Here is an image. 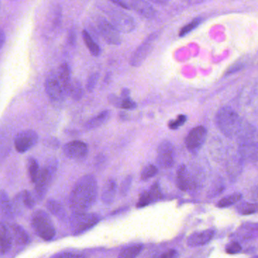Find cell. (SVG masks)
I'll return each instance as SVG.
<instances>
[{"instance_id": "cell-1", "label": "cell", "mask_w": 258, "mask_h": 258, "mask_svg": "<svg viewBox=\"0 0 258 258\" xmlns=\"http://www.w3.org/2000/svg\"><path fill=\"white\" fill-rule=\"evenodd\" d=\"M98 197V183L92 174L80 177L73 187L68 205L73 213L86 212L95 204Z\"/></svg>"}, {"instance_id": "cell-2", "label": "cell", "mask_w": 258, "mask_h": 258, "mask_svg": "<svg viewBox=\"0 0 258 258\" xmlns=\"http://www.w3.org/2000/svg\"><path fill=\"white\" fill-rule=\"evenodd\" d=\"M217 126L228 138H233L240 133L242 120L237 113L230 107H223L216 115Z\"/></svg>"}, {"instance_id": "cell-3", "label": "cell", "mask_w": 258, "mask_h": 258, "mask_svg": "<svg viewBox=\"0 0 258 258\" xmlns=\"http://www.w3.org/2000/svg\"><path fill=\"white\" fill-rule=\"evenodd\" d=\"M31 225L36 234L45 241H51L56 234V227L48 214L43 210H36L31 217Z\"/></svg>"}, {"instance_id": "cell-4", "label": "cell", "mask_w": 258, "mask_h": 258, "mask_svg": "<svg viewBox=\"0 0 258 258\" xmlns=\"http://www.w3.org/2000/svg\"><path fill=\"white\" fill-rule=\"evenodd\" d=\"M100 221L96 214L79 212L73 213L68 218V227L74 236L83 234L95 227Z\"/></svg>"}, {"instance_id": "cell-5", "label": "cell", "mask_w": 258, "mask_h": 258, "mask_svg": "<svg viewBox=\"0 0 258 258\" xmlns=\"http://www.w3.org/2000/svg\"><path fill=\"white\" fill-rule=\"evenodd\" d=\"M253 130L244 132L241 138H239V156L242 159L253 162L257 160V143L254 141Z\"/></svg>"}, {"instance_id": "cell-6", "label": "cell", "mask_w": 258, "mask_h": 258, "mask_svg": "<svg viewBox=\"0 0 258 258\" xmlns=\"http://www.w3.org/2000/svg\"><path fill=\"white\" fill-rule=\"evenodd\" d=\"M110 22L119 33H129L136 28L134 19L121 10H113L109 15Z\"/></svg>"}, {"instance_id": "cell-7", "label": "cell", "mask_w": 258, "mask_h": 258, "mask_svg": "<svg viewBox=\"0 0 258 258\" xmlns=\"http://www.w3.org/2000/svg\"><path fill=\"white\" fill-rule=\"evenodd\" d=\"M157 162L162 168H172L175 164V148L169 141L160 143L157 150Z\"/></svg>"}, {"instance_id": "cell-8", "label": "cell", "mask_w": 258, "mask_h": 258, "mask_svg": "<svg viewBox=\"0 0 258 258\" xmlns=\"http://www.w3.org/2000/svg\"><path fill=\"white\" fill-rule=\"evenodd\" d=\"M45 91L48 99L53 104H61L67 97L58 80L56 73L50 74L45 80Z\"/></svg>"}, {"instance_id": "cell-9", "label": "cell", "mask_w": 258, "mask_h": 258, "mask_svg": "<svg viewBox=\"0 0 258 258\" xmlns=\"http://www.w3.org/2000/svg\"><path fill=\"white\" fill-rule=\"evenodd\" d=\"M158 35L152 33L149 35L142 43L136 48L135 52L130 58V64L135 68L140 66L152 50L154 42L157 39Z\"/></svg>"}, {"instance_id": "cell-10", "label": "cell", "mask_w": 258, "mask_h": 258, "mask_svg": "<svg viewBox=\"0 0 258 258\" xmlns=\"http://www.w3.org/2000/svg\"><path fill=\"white\" fill-rule=\"evenodd\" d=\"M39 141V135L35 131L25 130L20 132L15 138V147L20 153H24L33 148Z\"/></svg>"}, {"instance_id": "cell-11", "label": "cell", "mask_w": 258, "mask_h": 258, "mask_svg": "<svg viewBox=\"0 0 258 258\" xmlns=\"http://www.w3.org/2000/svg\"><path fill=\"white\" fill-rule=\"evenodd\" d=\"M208 132L204 126H197L192 129L186 138V145L190 153L199 151L207 139Z\"/></svg>"}, {"instance_id": "cell-12", "label": "cell", "mask_w": 258, "mask_h": 258, "mask_svg": "<svg viewBox=\"0 0 258 258\" xmlns=\"http://www.w3.org/2000/svg\"><path fill=\"white\" fill-rule=\"evenodd\" d=\"M53 179V176L50 174L45 167L40 168L37 178L34 183L35 199H36L38 201H42L45 198Z\"/></svg>"}, {"instance_id": "cell-13", "label": "cell", "mask_w": 258, "mask_h": 258, "mask_svg": "<svg viewBox=\"0 0 258 258\" xmlns=\"http://www.w3.org/2000/svg\"><path fill=\"white\" fill-rule=\"evenodd\" d=\"M98 28L106 42L110 45H118L121 44V38L120 33L111 24L110 21L105 18H100L98 21Z\"/></svg>"}, {"instance_id": "cell-14", "label": "cell", "mask_w": 258, "mask_h": 258, "mask_svg": "<svg viewBox=\"0 0 258 258\" xmlns=\"http://www.w3.org/2000/svg\"><path fill=\"white\" fill-rule=\"evenodd\" d=\"M88 147L86 143L80 141H74L68 143L63 147V153L69 159L81 160L88 155Z\"/></svg>"}, {"instance_id": "cell-15", "label": "cell", "mask_w": 258, "mask_h": 258, "mask_svg": "<svg viewBox=\"0 0 258 258\" xmlns=\"http://www.w3.org/2000/svg\"><path fill=\"white\" fill-rule=\"evenodd\" d=\"M14 243L9 224L0 221V257L7 255L13 248Z\"/></svg>"}, {"instance_id": "cell-16", "label": "cell", "mask_w": 258, "mask_h": 258, "mask_svg": "<svg viewBox=\"0 0 258 258\" xmlns=\"http://www.w3.org/2000/svg\"><path fill=\"white\" fill-rule=\"evenodd\" d=\"M15 213L12 209V201L9 200L7 192L0 190V218L6 224H12L15 219Z\"/></svg>"}, {"instance_id": "cell-17", "label": "cell", "mask_w": 258, "mask_h": 258, "mask_svg": "<svg viewBox=\"0 0 258 258\" xmlns=\"http://www.w3.org/2000/svg\"><path fill=\"white\" fill-rule=\"evenodd\" d=\"M195 182L192 179V174L185 165H181L177 169V185L180 190H190L195 186Z\"/></svg>"}, {"instance_id": "cell-18", "label": "cell", "mask_w": 258, "mask_h": 258, "mask_svg": "<svg viewBox=\"0 0 258 258\" xmlns=\"http://www.w3.org/2000/svg\"><path fill=\"white\" fill-rule=\"evenodd\" d=\"M9 228H10L14 245H16L19 248H23V247H26L30 244V236L21 226L18 225L15 223L9 224Z\"/></svg>"}, {"instance_id": "cell-19", "label": "cell", "mask_w": 258, "mask_h": 258, "mask_svg": "<svg viewBox=\"0 0 258 258\" xmlns=\"http://www.w3.org/2000/svg\"><path fill=\"white\" fill-rule=\"evenodd\" d=\"M215 236V231L212 230H204L193 233L189 236L187 244L190 247L202 246L207 245Z\"/></svg>"}, {"instance_id": "cell-20", "label": "cell", "mask_w": 258, "mask_h": 258, "mask_svg": "<svg viewBox=\"0 0 258 258\" xmlns=\"http://www.w3.org/2000/svg\"><path fill=\"white\" fill-rule=\"evenodd\" d=\"M131 7L144 18L151 19L156 16V10L146 0H131Z\"/></svg>"}, {"instance_id": "cell-21", "label": "cell", "mask_w": 258, "mask_h": 258, "mask_svg": "<svg viewBox=\"0 0 258 258\" xmlns=\"http://www.w3.org/2000/svg\"><path fill=\"white\" fill-rule=\"evenodd\" d=\"M56 74L62 89L65 92L66 96H68V88H69L71 81V69H70L69 65L67 63H62L58 68Z\"/></svg>"}, {"instance_id": "cell-22", "label": "cell", "mask_w": 258, "mask_h": 258, "mask_svg": "<svg viewBox=\"0 0 258 258\" xmlns=\"http://www.w3.org/2000/svg\"><path fill=\"white\" fill-rule=\"evenodd\" d=\"M117 192V183L110 178L105 183L101 190V201L104 204L111 205L115 201Z\"/></svg>"}, {"instance_id": "cell-23", "label": "cell", "mask_w": 258, "mask_h": 258, "mask_svg": "<svg viewBox=\"0 0 258 258\" xmlns=\"http://www.w3.org/2000/svg\"><path fill=\"white\" fill-rule=\"evenodd\" d=\"M242 168H243V159L240 156H233L227 164V173L230 178L233 180L240 175Z\"/></svg>"}, {"instance_id": "cell-24", "label": "cell", "mask_w": 258, "mask_h": 258, "mask_svg": "<svg viewBox=\"0 0 258 258\" xmlns=\"http://www.w3.org/2000/svg\"><path fill=\"white\" fill-rule=\"evenodd\" d=\"M47 210L54 215L55 217L58 218L59 221H66L67 213L65 211V208L63 207L62 204L59 203L57 200H48L45 204Z\"/></svg>"}, {"instance_id": "cell-25", "label": "cell", "mask_w": 258, "mask_h": 258, "mask_svg": "<svg viewBox=\"0 0 258 258\" xmlns=\"http://www.w3.org/2000/svg\"><path fill=\"white\" fill-rule=\"evenodd\" d=\"M111 116V113L109 110H104V111L100 113L97 116H94L92 119L88 120L87 122L85 124V127L88 130H92V129H95L98 128V127L102 125L103 124L106 123L109 118Z\"/></svg>"}, {"instance_id": "cell-26", "label": "cell", "mask_w": 258, "mask_h": 258, "mask_svg": "<svg viewBox=\"0 0 258 258\" xmlns=\"http://www.w3.org/2000/svg\"><path fill=\"white\" fill-rule=\"evenodd\" d=\"M84 95L82 83L77 79L71 80L68 88V96L71 97L74 101H80Z\"/></svg>"}, {"instance_id": "cell-27", "label": "cell", "mask_w": 258, "mask_h": 258, "mask_svg": "<svg viewBox=\"0 0 258 258\" xmlns=\"http://www.w3.org/2000/svg\"><path fill=\"white\" fill-rule=\"evenodd\" d=\"M82 36H83V41H84L85 44H86V47H87L91 54L95 56V57L99 55L100 52H101L99 46L93 40L89 32L86 31V30H83L82 32Z\"/></svg>"}, {"instance_id": "cell-28", "label": "cell", "mask_w": 258, "mask_h": 258, "mask_svg": "<svg viewBox=\"0 0 258 258\" xmlns=\"http://www.w3.org/2000/svg\"><path fill=\"white\" fill-rule=\"evenodd\" d=\"M39 170L40 168H39V164L36 159L33 157H28L27 160V171L29 178L32 183H34L36 181Z\"/></svg>"}, {"instance_id": "cell-29", "label": "cell", "mask_w": 258, "mask_h": 258, "mask_svg": "<svg viewBox=\"0 0 258 258\" xmlns=\"http://www.w3.org/2000/svg\"><path fill=\"white\" fill-rule=\"evenodd\" d=\"M242 198V194H239V192H236V194H231V195L224 197L222 200H220L217 206L218 208H221V209L230 207V206H233V205L236 204L238 202L240 201Z\"/></svg>"}, {"instance_id": "cell-30", "label": "cell", "mask_w": 258, "mask_h": 258, "mask_svg": "<svg viewBox=\"0 0 258 258\" xmlns=\"http://www.w3.org/2000/svg\"><path fill=\"white\" fill-rule=\"evenodd\" d=\"M142 248H143V245H141V244L129 247V248H126L124 251H121L118 258H136L140 254Z\"/></svg>"}, {"instance_id": "cell-31", "label": "cell", "mask_w": 258, "mask_h": 258, "mask_svg": "<svg viewBox=\"0 0 258 258\" xmlns=\"http://www.w3.org/2000/svg\"><path fill=\"white\" fill-rule=\"evenodd\" d=\"M237 212L242 215H249L256 213L257 210V205L249 203H242L236 208Z\"/></svg>"}, {"instance_id": "cell-32", "label": "cell", "mask_w": 258, "mask_h": 258, "mask_svg": "<svg viewBox=\"0 0 258 258\" xmlns=\"http://www.w3.org/2000/svg\"><path fill=\"white\" fill-rule=\"evenodd\" d=\"M159 172V168L154 165H148L142 169L141 172V179L144 181L152 178Z\"/></svg>"}, {"instance_id": "cell-33", "label": "cell", "mask_w": 258, "mask_h": 258, "mask_svg": "<svg viewBox=\"0 0 258 258\" xmlns=\"http://www.w3.org/2000/svg\"><path fill=\"white\" fill-rule=\"evenodd\" d=\"M148 197L151 203H156L162 198V190L158 182H156L150 188L149 190L147 191Z\"/></svg>"}, {"instance_id": "cell-34", "label": "cell", "mask_w": 258, "mask_h": 258, "mask_svg": "<svg viewBox=\"0 0 258 258\" xmlns=\"http://www.w3.org/2000/svg\"><path fill=\"white\" fill-rule=\"evenodd\" d=\"M20 195H21V200H22L26 209H33L36 201H35V198L32 196V194L29 191L23 190L20 192Z\"/></svg>"}, {"instance_id": "cell-35", "label": "cell", "mask_w": 258, "mask_h": 258, "mask_svg": "<svg viewBox=\"0 0 258 258\" xmlns=\"http://www.w3.org/2000/svg\"><path fill=\"white\" fill-rule=\"evenodd\" d=\"M201 21H202V19H201V18H195L193 21H191V22L189 23L187 25L184 26V27L180 30L179 35H180V36H181V37H183V36H185L186 35L189 34L190 32L195 30L196 27H198V26L200 25Z\"/></svg>"}, {"instance_id": "cell-36", "label": "cell", "mask_w": 258, "mask_h": 258, "mask_svg": "<svg viewBox=\"0 0 258 258\" xmlns=\"http://www.w3.org/2000/svg\"><path fill=\"white\" fill-rule=\"evenodd\" d=\"M98 79H99V74L98 73H93L89 76L86 82V90L89 92H93L98 83Z\"/></svg>"}, {"instance_id": "cell-37", "label": "cell", "mask_w": 258, "mask_h": 258, "mask_svg": "<svg viewBox=\"0 0 258 258\" xmlns=\"http://www.w3.org/2000/svg\"><path fill=\"white\" fill-rule=\"evenodd\" d=\"M132 181H133V177L131 175L127 176L123 180L121 188H120V192H121V194L123 197L127 195V192L130 190V187H131Z\"/></svg>"}, {"instance_id": "cell-38", "label": "cell", "mask_w": 258, "mask_h": 258, "mask_svg": "<svg viewBox=\"0 0 258 258\" xmlns=\"http://www.w3.org/2000/svg\"><path fill=\"white\" fill-rule=\"evenodd\" d=\"M49 258H86V256L80 253L73 252V251H62L56 253Z\"/></svg>"}, {"instance_id": "cell-39", "label": "cell", "mask_w": 258, "mask_h": 258, "mask_svg": "<svg viewBox=\"0 0 258 258\" xmlns=\"http://www.w3.org/2000/svg\"><path fill=\"white\" fill-rule=\"evenodd\" d=\"M58 166H59V162H58L57 159H55V158L48 159L45 162V168L48 170V172L53 177H54L55 174L57 171Z\"/></svg>"}, {"instance_id": "cell-40", "label": "cell", "mask_w": 258, "mask_h": 258, "mask_svg": "<svg viewBox=\"0 0 258 258\" xmlns=\"http://www.w3.org/2000/svg\"><path fill=\"white\" fill-rule=\"evenodd\" d=\"M186 119H187V118L185 115H180V116H177V119L169 122L168 127L172 130H177V128H180L186 122Z\"/></svg>"}, {"instance_id": "cell-41", "label": "cell", "mask_w": 258, "mask_h": 258, "mask_svg": "<svg viewBox=\"0 0 258 258\" xmlns=\"http://www.w3.org/2000/svg\"><path fill=\"white\" fill-rule=\"evenodd\" d=\"M217 181L216 183H214L213 186H212V189H211L210 197H218L219 194H221L223 191L224 190L225 187H224V183L222 181Z\"/></svg>"}, {"instance_id": "cell-42", "label": "cell", "mask_w": 258, "mask_h": 258, "mask_svg": "<svg viewBox=\"0 0 258 258\" xmlns=\"http://www.w3.org/2000/svg\"><path fill=\"white\" fill-rule=\"evenodd\" d=\"M245 68V63L242 62H238V63H233L227 69V72L225 73L226 76L231 75V74L237 73L238 71H242Z\"/></svg>"}, {"instance_id": "cell-43", "label": "cell", "mask_w": 258, "mask_h": 258, "mask_svg": "<svg viewBox=\"0 0 258 258\" xmlns=\"http://www.w3.org/2000/svg\"><path fill=\"white\" fill-rule=\"evenodd\" d=\"M136 107V104L133 100H131V98H129V99H122L121 98V104H120L119 108L131 110V109H134Z\"/></svg>"}, {"instance_id": "cell-44", "label": "cell", "mask_w": 258, "mask_h": 258, "mask_svg": "<svg viewBox=\"0 0 258 258\" xmlns=\"http://www.w3.org/2000/svg\"><path fill=\"white\" fill-rule=\"evenodd\" d=\"M242 250V247L238 242H232L230 245H227L226 248V251L228 254H237Z\"/></svg>"}, {"instance_id": "cell-45", "label": "cell", "mask_w": 258, "mask_h": 258, "mask_svg": "<svg viewBox=\"0 0 258 258\" xmlns=\"http://www.w3.org/2000/svg\"><path fill=\"white\" fill-rule=\"evenodd\" d=\"M76 39H77V35H76L75 30L74 29H71L69 32H68V43L73 46V45H75Z\"/></svg>"}, {"instance_id": "cell-46", "label": "cell", "mask_w": 258, "mask_h": 258, "mask_svg": "<svg viewBox=\"0 0 258 258\" xmlns=\"http://www.w3.org/2000/svg\"><path fill=\"white\" fill-rule=\"evenodd\" d=\"M46 144L48 147H51L55 149L59 148V146H60L59 140L55 138H48L46 141Z\"/></svg>"}, {"instance_id": "cell-47", "label": "cell", "mask_w": 258, "mask_h": 258, "mask_svg": "<svg viewBox=\"0 0 258 258\" xmlns=\"http://www.w3.org/2000/svg\"><path fill=\"white\" fill-rule=\"evenodd\" d=\"M177 252L175 250H169V251L165 252V254H162L159 257L156 258H177Z\"/></svg>"}, {"instance_id": "cell-48", "label": "cell", "mask_w": 258, "mask_h": 258, "mask_svg": "<svg viewBox=\"0 0 258 258\" xmlns=\"http://www.w3.org/2000/svg\"><path fill=\"white\" fill-rule=\"evenodd\" d=\"M112 3H115V4L118 5L120 7L123 8L124 9H130V6L127 4V3H124L123 0H111Z\"/></svg>"}, {"instance_id": "cell-49", "label": "cell", "mask_w": 258, "mask_h": 258, "mask_svg": "<svg viewBox=\"0 0 258 258\" xmlns=\"http://www.w3.org/2000/svg\"><path fill=\"white\" fill-rule=\"evenodd\" d=\"M5 42H6V34H5L3 29L0 28V49L4 45Z\"/></svg>"}, {"instance_id": "cell-50", "label": "cell", "mask_w": 258, "mask_h": 258, "mask_svg": "<svg viewBox=\"0 0 258 258\" xmlns=\"http://www.w3.org/2000/svg\"><path fill=\"white\" fill-rule=\"evenodd\" d=\"M121 98L122 99H129V98H130V91H129L128 89H123L122 92H121Z\"/></svg>"}, {"instance_id": "cell-51", "label": "cell", "mask_w": 258, "mask_h": 258, "mask_svg": "<svg viewBox=\"0 0 258 258\" xmlns=\"http://www.w3.org/2000/svg\"><path fill=\"white\" fill-rule=\"evenodd\" d=\"M150 1L159 5H165L168 3V0H150Z\"/></svg>"}, {"instance_id": "cell-52", "label": "cell", "mask_w": 258, "mask_h": 258, "mask_svg": "<svg viewBox=\"0 0 258 258\" xmlns=\"http://www.w3.org/2000/svg\"><path fill=\"white\" fill-rule=\"evenodd\" d=\"M252 258H257V256H254V257H252Z\"/></svg>"}]
</instances>
